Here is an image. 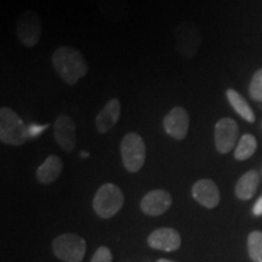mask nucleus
<instances>
[{
	"mask_svg": "<svg viewBox=\"0 0 262 262\" xmlns=\"http://www.w3.org/2000/svg\"><path fill=\"white\" fill-rule=\"evenodd\" d=\"M52 66L61 79L68 85H75L89 71L83 54L72 47H60L52 55Z\"/></svg>",
	"mask_w": 262,
	"mask_h": 262,
	"instance_id": "f257e3e1",
	"label": "nucleus"
},
{
	"mask_svg": "<svg viewBox=\"0 0 262 262\" xmlns=\"http://www.w3.org/2000/svg\"><path fill=\"white\" fill-rule=\"evenodd\" d=\"M28 126L15 111L9 107L0 110V141L5 145L21 146L28 140Z\"/></svg>",
	"mask_w": 262,
	"mask_h": 262,
	"instance_id": "f03ea898",
	"label": "nucleus"
},
{
	"mask_svg": "<svg viewBox=\"0 0 262 262\" xmlns=\"http://www.w3.org/2000/svg\"><path fill=\"white\" fill-rule=\"evenodd\" d=\"M124 195L122 189L113 183H104L97 189L93 206L96 214L102 219H110L122 209Z\"/></svg>",
	"mask_w": 262,
	"mask_h": 262,
	"instance_id": "7ed1b4c3",
	"label": "nucleus"
},
{
	"mask_svg": "<svg viewBox=\"0 0 262 262\" xmlns=\"http://www.w3.org/2000/svg\"><path fill=\"white\" fill-rule=\"evenodd\" d=\"M120 153L127 171L137 172L142 169L146 160V146L139 134L129 133L124 136L120 143Z\"/></svg>",
	"mask_w": 262,
	"mask_h": 262,
	"instance_id": "20e7f679",
	"label": "nucleus"
},
{
	"mask_svg": "<svg viewBox=\"0 0 262 262\" xmlns=\"http://www.w3.org/2000/svg\"><path fill=\"white\" fill-rule=\"evenodd\" d=\"M54 254L64 262H81L86 251V242L79 235L64 233L52 242Z\"/></svg>",
	"mask_w": 262,
	"mask_h": 262,
	"instance_id": "39448f33",
	"label": "nucleus"
},
{
	"mask_svg": "<svg viewBox=\"0 0 262 262\" xmlns=\"http://www.w3.org/2000/svg\"><path fill=\"white\" fill-rule=\"evenodd\" d=\"M175 49L186 58H192L201 47V32L193 22H182L175 29Z\"/></svg>",
	"mask_w": 262,
	"mask_h": 262,
	"instance_id": "423d86ee",
	"label": "nucleus"
},
{
	"mask_svg": "<svg viewBox=\"0 0 262 262\" xmlns=\"http://www.w3.org/2000/svg\"><path fill=\"white\" fill-rule=\"evenodd\" d=\"M16 34L26 47L37 45L41 35V21L37 12L28 10L19 16L16 24Z\"/></svg>",
	"mask_w": 262,
	"mask_h": 262,
	"instance_id": "0eeeda50",
	"label": "nucleus"
},
{
	"mask_svg": "<svg viewBox=\"0 0 262 262\" xmlns=\"http://www.w3.org/2000/svg\"><path fill=\"white\" fill-rule=\"evenodd\" d=\"M238 124L231 118H222L215 125V146L219 153L231 152L238 140Z\"/></svg>",
	"mask_w": 262,
	"mask_h": 262,
	"instance_id": "6e6552de",
	"label": "nucleus"
},
{
	"mask_svg": "<svg viewBox=\"0 0 262 262\" xmlns=\"http://www.w3.org/2000/svg\"><path fill=\"white\" fill-rule=\"evenodd\" d=\"M54 137L64 152H73L77 146V134L73 119L67 114H60L54 124Z\"/></svg>",
	"mask_w": 262,
	"mask_h": 262,
	"instance_id": "1a4fd4ad",
	"label": "nucleus"
},
{
	"mask_svg": "<svg viewBox=\"0 0 262 262\" xmlns=\"http://www.w3.org/2000/svg\"><path fill=\"white\" fill-rule=\"evenodd\" d=\"M164 129L175 140H183L189 129V117L185 108L175 107L166 114L163 120Z\"/></svg>",
	"mask_w": 262,
	"mask_h": 262,
	"instance_id": "9d476101",
	"label": "nucleus"
},
{
	"mask_svg": "<svg viewBox=\"0 0 262 262\" xmlns=\"http://www.w3.org/2000/svg\"><path fill=\"white\" fill-rule=\"evenodd\" d=\"M172 198L165 189H155L143 196L141 201V210L149 216H159L169 210Z\"/></svg>",
	"mask_w": 262,
	"mask_h": 262,
	"instance_id": "9b49d317",
	"label": "nucleus"
},
{
	"mask_svg": "<svg viewBox=\"0 0 262 262\" xmlns=\"http://www.w3.org/2000/svg\"><path fill=\"white\" fill-rule=\"evenodd\" d=\"M148 245L150 248L162 251H175L181 245V235L176 229L163 227L153 231L148 235Z\"/></svg>",
	"mask_w": 262,
	"mask_h": 262,
	"instance_id": "f8f14e48",
	"label": "nucleus"
},
{
	"mask_svg": "<svg viewBox=\"0 0 262 262\" xmlns=\"http://www.w3.org/2000/svg\"><path fill=\"white\" fill-rule=\"evenodd\" d=\"M192 195L199 204L208 209L216 208L220 203V191L216 183L209 179L196 181L192 187Z\"/></svg>",
	"mask_w": 262,
	"mask_h": 262,
	"instance_id": "ddd939ff",
	"label": "nucleus"
},
{
	"mask_svg": "<svg viewBox=\"0 0 262 262\" xmlns=\"http://www.w3.org/2000/svg\"><path fill=\"white\" fill-rule=\"evenodd\" d=\"M120 111H122V107L118 98H112L108 101L95 119V125L98 133L107 134L108 131L112 130L119 122Z\"/></svg>",
	"mask_w": 262,
	"mask_h": 262,
	"instance_id": "4468645a",
	"label": "nucleus"
},
{
	"mask_svg": "<svg viewBox=\"0 0 262 262\" xmlns=\"http://www.w3.org/2000/svg\"><path fill=\"white\" fill-rule=\"evenodd\" d=\"M62 169H63V163L57 156H49L44 163L39 166L37 170V179L42 185H49V183L55 182L60 178Z\"/></svg>",
	"mask_w": 262,
	"mask_h": 262,
	"instance_id": "2eb2a0df",
	"label": "nucleus"
},
{
	"mask_svg": "<svg viewBox=\"0 0 262 262\" xmlns=\"http://www.w3.org/2000/svg\"><path fill=\"white\" fill-rule=\"evenodd\" d=\"M258 182H260V178H258V173L255 170L245 172L235 185V195L242 201H249L250 198H253L255 192H256Z\"/></svg>",
	"mask_w": 262,
	"mask_h": 262,
	"instance_id": "dca6fc26",
	"label": "nucleus"
},
{
	"mask_svg": "<svg viewBox=\"0 0 262 262\" xmlns=\"http://www.w3.org/2000/svg\"><path fill=\"white\" fill-rule=\"evenodd\" d=\"M226 96H227L229 104L237 112V114H239L244 120H247L249 123L255 122V114L253 110L248 104L247 100L238 91H235L234 89H228L226 91Z\"/></svg>",
	"mask_w": 262,
	"mask_h": 262,
	"instance_id": "f3484780",
	"label": "nucleus"
},
{
	"mask_svg": "<svg viewBox=\"0 0 262 262\" xmlns=\"http://www.w3.org/2000/svg\"><path fill=\"white\" fill-rule=\"evenodd\" d=\"M257 142L256 139L250 134L243 135L239 140L234 150V158L237 160H247L256 152Z\"/></svg>",
	"mask_w": 262,
	"mask_h": 262,
	"instance_id": "a211bd4d",
	"label": "nucleus"
},
{
	"mask_svg": "<svg viewBox=\"0 0 262 262\" xmlns=\"http://www.w3.org/2000/svg\"><path fill=\"white\" fill-rule=\"evenodd\" d=\"M248 250L254 262H262V232L254 231L249 234Z\"/></svg>",
	"mask_w": 262,
	"mask_h": 262,
	"instance_id": "6ab92c4d",
	"label": "nucleus"
},
{
	"mask_svg": "<svg viewBox=\"0 0 262 262\" xmlns=\"http://www.w3.org/2000/svg\"><path fill=\"white\" fill-rule=\"evenodd\" d=\"M249 94L253 100L262 102V68L254 74L249 85Z\"/></svg>",
	"mask_w": 262,
	"mask_h": 262,
	"instance_id": "aec40b11",
	"label": "nucleus"
},
{
	"mask_svg": "<svg viewBox=\"0 0 262 262\" xmlns=\"http://www.w3.org/2000/svg\"><path fill=\"white\" fill-rule=\"evenodd\" d=\"M112 253L106 247H100L95 251L93 258L90 262H112Z\"/></svg>",
	"mask_w": 262,
	"mask_h": 262,
	"instance_id": "412c9836",
	"label": "nucleus"
},
{
	"mask_svg": "<svg viewBox=\"0 0 262 262\" xmlns=\"http://www.w3.org/2000/svg\"><path fill=\"white\" fill-rule=\"evenodd\" d=\"M49 127V124H45V125H39V124L34 123V124H31V125L28 126V135L29 137H37L40 135L44 130H47Z\"/></svg>",
	"mask_w": 262,
	"mask_h": 262,
	"instance_id": "4be33fe9",
	"label": "nucleus"
},
{
	"mask_svg": "<svg viewBox=\"0 0 262 262\" xmlns=\"http://www.w3.org/2000/svg\"><path fill=\"white\" fill-rule=\"evenodd\" d=\"M253 214L255 216H262V196L257 199V202L255 203L253 208Z\"/></svg>",
	"mask_w": 262,
	"mask_h": 262,
	"instance_id": "5701e85b",
	"label": "nucleus"
},
{
	"mask_svg": "<svg viewBox=\"0 0 262 262\" xmlns=\"http://www.w3.org/2000/svg\"><path fill=\"white\" fill-rule=\"evenodd\" d=\"M80 156H81V157H84V158H88V157H89V153H86V152H81V153H80Z\"/></svg>",
	"mask_w": 262,
	"mask_h": 262,
	"instance_id": "b1692460",
	"label": "nucleus"
},
{
	"mask_svg": "<svg viewBox=\"0 0 262 262\" xmlns=\"http://www.w3.org/2000/svg\"><path fill=\"white\" fill-rule=\"evenodd\" d=\"M157 262H173L171 260H166V258H160V260H158Z\"/></svg>",
	"mask_w": 262,
	"mask_h": 262,
	"instance_id": "393cba45",
	"label": "nucleus"
}]
</instances>
